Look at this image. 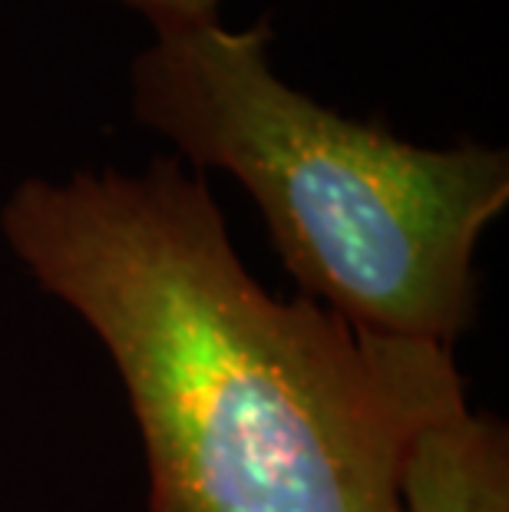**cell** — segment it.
<instances>
[{"mask_svg":"<svg viewBox=\"0 0 509 512\" xmlns=\"http://www.w3.org/2000/svg\"><path fill=\"white\" fill-rule=\"evenodd\" d=\"M0 232L110 354L149 512H400V453L450 347L268 294L209 185L169 156L24 179Z\"/></svg>","mask_w":509,"mask_h":512,"instance_id":"obj_1","label":"cell"},{"mask_svg":"<svg viewBox=\"0 0 509 512\" xmlns=\"http://www.w3.org/2000/svg\"><path fill=\"white\" fill-rule=\"evenodd\" d=\"M272 27L156 30L129 67L136 123L232 176L305 298L357 331L453 347L476 318L473 255L509 205V156L417 146L278 80Z\"/></svg>","mask_w":509,"mask_h":512,"instance_id":"obj_2","label":"cell"},{"mask_svg":"<svg viewBox=\"0 0 509 512\" xmlns=\"http://www.w3.org/2000/svg\"><path fill=\"white\" fill-rule=\"evenodd\" d=\"M400 512H509V437L470 410L453 354L430 367L397 476Z\"/></svg>","mask_w":509,"mask_h":512,"instance_id":"obj_3","label":"cell"},{"mask_svg":"<svg viewBox=\"0 0 509 512\" xmlns=\"http://www.w3.org/2000/svg\"><path fill=\"white\" fill-rule=\"evenodd\" d=\"M119 4L139 10L156 34V30L215 24V20H219L222 0H119Z\"/></svg>","mask_w":509,"mask_h":512,"instance_id":"obj_4","label":"cell"}]
</instances>
